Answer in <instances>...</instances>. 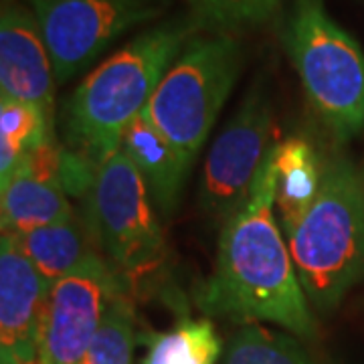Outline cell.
Returning a JSON list of instances; mask_svg holds the SVG:
<instances>
[{"instance_id": "obj_11", "label": "cell", "mask_w": 364, "mask_h": 364, "mask_svg": "<svg viewBox=\"0 0 364 364\" xmlns=\"http://www.w3.org/2000/svg\"><path fill=\"white\" fill-rule=\"evenodd\" d=\"M55 71L39 21L31 6L2 0L0 97L41 105L53 116Z\"/></svg>"}, {"instance_id": "obj_4", "label": "cell", "mask_w": 364, "mask_h": 364, "mask_svg": "<svg viewBox=\"0 0 364 364\" xmlns=\"http://www.w3.org/2000/svg\"><path fill=\"white\" fill-rule=\"evenodd\" d=\"M284 43L308 102L340 140L364 128V53L326 13L322 0H296Z\"/></svg>"}, {"instance_id": "obj_10", "label": "cell", "mask_w": 364, "mask_h": 364, "mask_svg": "<svg viewBox=\"0 0 364 364\" xmlns=\"http://www.w3.org/2000/svg\"><path fill=\"white\" fill-rule=\"evenodd\" d=\"M51 282L18 249L13 235L0 239V364L39 360L43 320Z\"/></svg>"}, {"instance_id": "obj_13", "label": "cell", "mask_w": 364, "mask_h": 364, "mask_svg": "<svg viewBox=\"0 0 364 364\" xmlns=\"http://www.w3.org/2000/svg\"><path fill=\"white\" fill-rule=\"evenodd\" d=\"M119 148L140 172L152 203L162 215H172L186 181L188 166L176 148L158 132L148 117L138 116L126 128Z\"/></svg>"}, {"instance_id": "obj_5", "label": "cell", "mask_w": 364, "mask_h": 364, "mask_svg": "<svg viewBox=\"0 0 364 364\" xmlns=\"http://www.w3.org/2000/svg\"><path fill=\"white\" fill-rule=\"evenodd\" d=\"M243 51L233 35L186 43L144 109L191 168L241 73Z\"/></svg>"}, {"instance_id": "obj_7", "label": "cell", "mask_w": 364, "mask_h": 364, "mask_svg": "<svg viewBox=\"0 0 364 364\" xmlns=\"http://www.w3.org/2000/svg\"><path fill=\"white\" fill-rule=\"evenodd\" d=\"M273 138L272 100L261 85H255L205 158L198 188L203 217L223 227L247 203L265 160L277 146Z\"/></svg>"}, {"instance_id": "obj_1", "label": "cell", "mask_w": 364, "mask_h": 364, "mask_svg": "<svg viewBox=\"0 0 364 364\" xmlns=\"http://www.w3.org/2000/svg\"><path fill=\"white\" fill-rule=\"evenodd\" d=\"M273 152L247 203L221 227L215 272L196 301L210 316L249 324L282 326L296 338H316V318L306 298L284 231L275 217Z\"/></svg>"}, {"instance_id": "obj_16", "label": "cell", "mask_w": 364, "mask_h": 364, "mask_svg": "<svg viewBox=\"0 0 364 364\" xmlns=\"http://www.w3.org/2000/svg\"><path fill=\"white\" fill-rule=\"evenodd\" d=\"M51 119L41 105L0 97V186L49 140Z\"/></svg>"}, {"instance_id": "obj_3", "label": "cell", "mask_w": 364, "mask_h": 364, "mask_svg": "<svg viewBox=\"0 0 364 364\" xmlns=\"http://www.w3.org/2000/svg\"><path fill=\"white\" fill-rule=\"evenodd\" d=\"M286 241L310 306L334 312L364 277V178L348 158H326L318 198Z\"/></svg>"}, {"instance_id": "obj_14", "label": "cell", "mask_w": 364, "mask_h": 364, "mask_svg": "<svg viewBox=\"0 0 364 364\" xmlns=\"http://www.w3.org/2000/svg\"><path fill=\"white\" fill-rule=\"evenodd\" d=\"M275 174V217L284 235H289L318 198L324 174V160L304 138H287L273 152Z\"/></svg>"}, {"instance_id": "obj_18", "label": "cell", "mask_w": 364, "mask_h": 364, "mask_svg": "<svg viewBox=\"0 0 364 364\" xmlns=\"http://www.w3.org/2000/svg\"><path fill=\"white\" fill-rule=\"evenodd\" d=\"M225 364H318L296 336L259 324L241 328L229 342Z\"/></svg>"}, {"instance_id": "obj_9", "label": "cell", "mask_w": 364, "mask_h": 364, "mask_svg": "<svg viewBox=\"0 0 364 364\" xmlns=\"http://www.w3.org/2000/svg\"><path fill=\"white\" fill-rule=\"evenodd\" d=\"M122 291L112 267L93 251L55 282L43 320L39 364H81L105 312Z\"/></svg>"}, {"instance_id": "obj_19", "label": "cell", "mask_w": 364, "mask_h": 364, "mask_svg": "<svg viewBox=\"0 0 364 364\" xmlns=\"http://www.w3.org/2000/svg\"><path fill=\"white\" fill-rule=\"evenodd\" d=\"M134 346L136 314L130 298L119 291L112 299L81 364H132Z\"/></svg>"}, {"instance_id": "obj_6", "label": "cell", "mask_w": 364, "mask_h": 364, "mask_svg": "<svg viewBox=\"0 0 364 364\" xmlns=\"http://www.w3.org/2000/svg\"><path fill=\"white\" fill-rule=\"evenodd\" d=\"M140 172L122 148L105 156L90 181L91 231L109 259L132 282L160 272L166 241Z\"/></svg>"}, {"instance_id": "obj_15", "label": "cell", "mask_w": 364, "mask_h": 364, "mask_svg": "<svg viewBox=\"0 0 364 364\" xmlns=\"http://www.w3.org/2000/svg\"><path fill=\"white\" fill-rule=\"evenodd\" d=\"M9 235H13L18 249L51 284L73 272L81 261L87 259L93 253L75 217L69 221L45 225L26 233Z\"/></svg>"}, {"instance_id": "obj_8", "label": "cell", "mask_w": 364, "mask_h": 364, "mask_svg": "<svg viewBox=\"0 0 364 364\" xmlns=\"http://www.w3.org/2000/svg\"><path fill=\"white\" fill-rule=\"evenodd\" d=\"M51 55L55 81L65 83L128 31L166 13L170 0H26Z\"/></svg>"}, {"instance_id": "obj_17", "label": "cell", "mask_w": 364, "mask_h": 364, "mask_svg": "<svg viewBox=\"0 0 364 364\" xmlns=\"http://www.w3.org/2000/svg\"><path fill=\"white\" fill-rule=\"evenodd\" d=\"M146 346L142 364H217L223 348L208 318L182 320L168 332L150 334Z\"/></svg>"}, {"instance_id": "obj_21", "label": "cell", "mask_w": 364, "mask_h": 364, "mask_svg": "<svg viewBox=\"0 0 364 364\" xmlns=\"http://www.w3.org/2000/svg\"><path fill=\"white\" fill-rule=\"evenodd\" d=\"M33 364H39V360H37V363H33Z\"/></svg>"}, {"instance_id": "obj_2", "label": "cell", "mask_w": 364, "mask_h": 364, "mask_svg": "<svg viewBox=\"0 0 364 364\" xmlns=\"http://www.w3.org/2000/svg\"><path fill=\"white\" fill-rule=\"evenodd\" d=\"M196 26L178 18L146 28L79 83L69 100L67 138L91 168L119 148Z\"/></svg>"}, {"instance_id": "obj_12", "label": "cell", "mask_w": 364, "mask_h": 364, "mask_svg": "<svg viewBox=\"0 0 364 364\" xmlns=\"http://www.w3.org/2000/svg\"><path fill=\"white\" fill-rule=\"evenodd\" d=\"M61 158L51 140L39 146L0 186L2 233H26L73 219L61 178Z\"/></svg>"}, {"instance_id": "obj_20", "label": "cell", "mask_w": 364, "mask_h": 364, "mask_svg": "<svg viewBox=\"0 0 364 364\" xmlns=\"http://www.w3.org/2000/svg\"><path fill=\"white\" fill-rule=\"evenodd\" d=\"M198 26L231 35L267 23L282 0H186Z\"/></svg>"}]
</instances>
